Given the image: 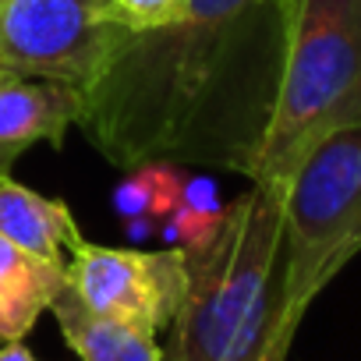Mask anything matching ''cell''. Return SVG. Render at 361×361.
<instances>
[{
    "label": "cell",
    "instance_id": "6da1fadb",
    "mask_svg": "<svg viewBox=\"0 0 361 361\" xmlns=\"http://www.w3.org/2000/svg\"><path fill=\"white\" fill-rule=\"evenodd\" d=\"M280 57V0H188L173 22L131 36L85 92L78 124L121 170L166 159L245 173Z\"/></svg>",
    "mask_w": 361,
    "mask_h": 361
},
{
    "label": "cell",
    "instance_id": "7a4b0ae2",
    "mask_svg": "<svg viewBox=\"0 0 361 361\" xmlns=\"http://www.w3.org/2000/svg\"><path fill=\"white\" fill-rule=\"evenodd\" d=\"M188 283L163 361H269L280 305V188L252 185L224 206L209 248L185 252Z\"/></svg>",
    "mask_w": 361,
    "mask_h": 361
},
{
    "label": "cell",
    "instance_id": "3957f363",
    "mask_svg": "<svg viewBox=\"0 0 361 361\" xmlns=\"http://www.w3.org/2000/svg\"><path fill=\"white\" fill-rule=\"evenodd\" d=\"M280 15L276 96L245 177L283 192L319 138L361 124V0H280Z\"/></svg>",
    "mask_w": 361,
    "mask_h": 361
},
{
    "label": "cell",
    "instance_id": "277c9868",
    "mask_svg": "<svg viewBox=\"0 0 361 361\" xmlns=\"http://www.w3.org/2000/svg\"><path fill=\"white\" fill-rule=\"evenodd\" d=\"M361 252V124L319 138L280 192V305L269 361H287L301 319Z\"/></svg>",
    "mask_w": 361,
    "mask_h": 361
},
{
    "label": "cell",
    "instance_id": "5b68a950",
    "mask_svg": "<svg viewBox=\"0 0 361 361\" xmlns=\"http://www.w3.org/2000/svg\"><path fill=\"white\" fill-rule=\"evenodd\" d=\"M135 32L114 0H0V71L89 92Z\"/></svg>",
    "mask_w": 361,
    "mask_h": 361
},
{
    "label": "cell",
    "instance_id": "8992f818",
    "mask_svg": "<svg viewBox=\"0 0 361 361\" xmlns=\"http://www.w3.org/2000/svg\"><path fill=\"white\" fill-rule=\"evenodd\" d=\"M188 283V262L180 248L135 252L78 241L68 255V287L99 315L128 322L159 336Z\"/></svg>",
    "mask_w": 361,
    "mask_h": 361
},
{
    "label": "cell",
    "instance_id": "52a82bcc",
    "mask_svg": "<svg viewBox=\"0 0 361 361\" xmlns=\"http://www.w3.org/2000/svg\"><path fill=\"white\" fill-rule=\"evenodd\" d=\"M85 110V92L64 82L0 71V170L32 145H61Z\"/></svg>",
    "mask_w": 361,
    "mask_h": 361
},
{
    "label": "cell",
    "instance_id": "ba28073f",
    "mask_svg": "<svg viewBox=\"0 0 361 361\" xmlns=\"http://www.w3.org/2000/svg\"><path fill=\"white\" fill-rule=\"evenodd\" d=\"M0 234L57 266H68L71 248L82 241L75 216L61 199L39 195L8 170H0Z\"/></svg>",
    "mask_w": 361,
    "mask_h": 361
},
{
    "label": "cell",
    "instance_id": "9c48e42d",
    "mask_svg": "<svg viewBox=\"0 0 361 361\" xmlns=\"http://www.w3.org/2000/svg\"><path fill=\"white\" fill-rule=\"evenodd\" d=\"M64 283L68 266L47 262L0 234V343L25 340Z\"/></svg>",
    "mask_w": 361,
    "mask_h": 361
},
{
    "label": "cell",
    "instance_id": "30bf717a",
    "mask_svg": "<svg viewBox=\"0 0 361 361\" xmlns=\"http://www.w3.org/2000/svg\"><path fill=\"white\" fill-rule=\"evenodd\" d=\"M68 347L82 361H163V347L152 333L92 312L68 283L50 305Z\"/></svg>",
    "mask_w": 361,
    "mask_h": 361
},
{
    "label": "cell",
    "instance_id": "8fae6325",
    "mask_svg": "<svg viewBox=\"0 0 361 361\" xmlns=\"http://www.w3.org/2000/svg\"><path fill=\"white\" fill-rule=\"evenodd\" d=\"M220 220H224V209L220 213H202V209H192V206H180L159 224V234L166 241V248H180V252H202L213 245L216 231H220Z\"/></svg>",
    "mask_w": 361,
    "mask_h": 361
},
{
    "label": "cell",
    "instance_id": "7c38bea8",
    "mask_svg": "<svg viewBox=\"0 0 361 361\" xmlns=\"http://www.w3.org/2000/svg\"><path fill=\"white\" fill-rule=\"evenodd\" d=\"M149 206H152V185H149V173L145 166H135L121 177V185L114 188V213L121 220H131V216H149Z\"/></svg>",
    "mask_w": 361,
    "mask_h": 361
},
{
    "label": "cell",
    "instance_id": "4fadbf2b",
    "mask_svg": "<svg viewBox=\"0 0 361 361\" xmlns=\"http://www.w3.org/2000/svg\"><path fill=\"white\" fill-rule=\"evenodd\" d=\"M135 29H159L188 8V0H114Z\"/></svg>",
    "mask_w": 361,
    "mask_h": 361
},
{
    "label": "cell",
    "instance_id": "5bb4252c",
    "mask_svg": "<svg viewBox=\"0 0 361 361\" xmlns=\"http://www.w3.org/2000/svg\"><path fill=\"white\" fill-rule=\"evenodd\" d=\"M180 206H192V209H202V213H220L224 202H220L216 180L206 177V173L185 177V185H180Z\"/></svg>",
    "mask_w": 361,
    "mask_h": 361
},
{
    "label": "cell",
    "instance_id": "9a60e30c",
    "mask_svg": "<svg viewBox=\"0 0 361 361\" xmlns=\"http://www.w3.org/2000/svg\"><path fill=\"white\" fill-rule=\"evenodd\" d=\"M128 227H124V234L131 238V241H149L152 234H156V224L159 220H152V216H131V220H124Z\"/></svg>",
    "mask_w": 361,
    "mask_h": 361
},
{
    "label": "cell",
    "instance_id": "2e32d148",
    "mask_svg": "<svg viewBox=\"0 0 361 361\" xmlns=\"http://www.w3.org/2000/svg\"><path fill=\"white\" fill-rule=\"evenodd\" d=\"M0 361H39V357L25 347V340H15V343H0Z\"/></svg>",
    "mask_w": 361,
    "mask_h": 361
}]
</instances>
